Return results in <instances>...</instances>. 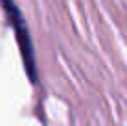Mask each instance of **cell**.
Wrapping results in <instances>:
<instances>
[{
  "instance_id": "obj_1",
  "label": "cell",
  "mask_w": 127,
  "mask_h": 126,
  "mask_svg": "<svg viewBox=\"0 0 127 126\" xmlns=\"http://www.w3.org/2000/svg\"><path fill=\"white\" fill-rule=\"evenodd\" d=\"M6 7V13L9 17L13 28H15V33H17V39H19V45H20V50H22V58H24V63L28 67V74L30 78L35 82L37 80V74H35V61H33V48H32V41H30V35H28V30H26V24L22 20V15H20L19 7L13 4V0H0Z\"/></svg>"
}]
</instances>
